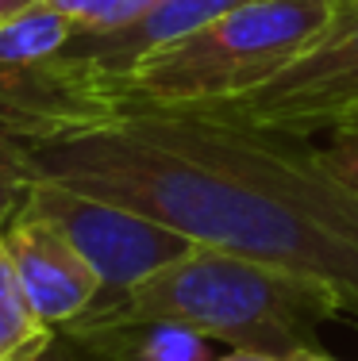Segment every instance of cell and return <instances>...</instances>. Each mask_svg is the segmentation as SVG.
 Segmentation results:
<instances>
[{
  "instance_id": "6",
  "label": "cell",
  "mask_w": 358,
  "mask_h": 361,
  "mask_svg": "<svg viewBox=\"0 0 358 361\" xmlns=\"http://www.w3.org/2000/svg\"><path fill=\"white\" fill-rule=\"evenodd\" d=\"M208 111L304 139L358 123V8H347L335 27L293 58L274 81Z\"/></svg>"
},
{
  "instance_id": "16",
  "label": "cell",
  "mask_w": 358,
  "mask_h": 361,
  "mask_svg": "<svg viewBox=\"0 0 358 361\" xmlns=\"http://www.w3.org/2000/svg\"><path fill=\"white\" fill-rule=\"evenodd\" d=\"M227 361H285V357H274V354H258V350H232Z\"/></svg>"
},
{
  "instance_id": "17",
  "label": "cell",
  "mask_w": 358,
  "mask_h": 361,
  "mask_svg": "<svg viewBox=\"0 0 358 361\" xmlns=\"http://www.w3.org/2000/svg\"><path fill=\"white\" fill-rule=\"evenodd\" d=\"M343 4H351V8H358V0H343Z\"/></svg>"
},
{
  "instance_id": "18",
  "label": "cell",
  "mask_w": 358,
  "mask_h": 361,
  "mask_svg": "<svg viewBox=\"0 0 358 361\" xmlns=\"http://www.w3.org/2000/svg\"><path fill=\"white\" fill-rule=\"evenodd\" d=\"M220 361H227V357H220Z\"/></svg>"
},
{
  "instance_id": "9",
  "label": "cell",
  "mask_w": 358,
  "mask_h": 361,
  "mask_svg": "<svg viewBox=\"0 0 358 361\" xmlns=\"http://www.w3.org/2000/svg\"><path fill=\"white\" fill-rule=\"evenodd\" d=\"M62 334L105 361H208V338L177 323L66 326Z\"/></svg>"
},
{
  "instance_id": "7",
  "label": "cell",
  "mask_w": 358,
  "mask_h": 361,
  "mask_svg": "<svg viewBox=\"0 0 358 361\" xmlns=\"http://www.w3.org/2000/svg\"><path fill=\"white\" fill-rule=\"evenodd\" d=\"M0 238L12 254V265L20 273V285L28 292L31 307L50 331L78 323L97 304L100 296L97 269L50 216L23 208L20 219Z\"/></svg>"
},
{
  "instance_id": "12",
  "label": "cell",
  "mask_w": 358,
  "mask_h": 361,
  "mask_svg": "<svg viewBox=\"0 0 358 361\" xmlns=\"http://www.w3.org/2000/svg\"><path fill=\"white\" fill-rule=\"evenodd\" d=\"M323 154H328V161L335 166V173L358 192V123L335 127V131L328 135Z\"/></svg>"
},
{
  "instance_id": "3",
  "label": "cell",
  "mask_w": 358,
  "mask_h": 361,
  "mask_svg": "<svg viewBox=\"0 0 358 361\" xmlns=\"http://www.w3.org/2000/svg\"><path fill=\"white\" fill-rule=\"evenodd\" d=\"M347 8L343 0H243L119 73L112 97L124 111L224 108L274 81Z\"/></svg>"
},
{
  "instance_id": "8",
  "label": "cell",
  "mask_w": 358,
  "mask_h": 361,
  "mask_svg": "<svg viewBox=\"0 0 358 361\" xmlns=\"http://www.w3.org/2000/svg\"><path fill=\"white\" fill-rule=\"evenodd\" d=\"M235 4H243V0H158L155 8H147L127 27L105 31V35H78L73 31V47H78L81 58H89V66L112 89L116 77L127 73L135 62H143L147 54L169 47V42L185 39L189 31L204 27L208 20L224 16Z\"/></svg>"
},
{
  "instance_id": "1",
  "label": "cell",
  "mask_w": 358,
  "mask_h": 361,
  "mask_svg": "<svg viewBox=\"0 0 358 361\" xmlns=\"http://www.w3.org/2000/svg\"><path fill=\"white\" fill-rule=\"evenodd\" d=\"M31 166L189 243L323 281L358 315V192L304 135L220 111H124L78 139L31 146Z\"/></svg>"
},
{
  "instance_id": "5",
  "label": "cell",
  "mask_w": 358,
  "mask_h": 361,
  "mask_svg": "<svg viewBox=\"0 0 358 361\" xmlns=\"http://www.w3.org/2000/svg\"><path fill=\"white\" fill-rule=\"evenodd\" d=\"M28 208L54 219L73 238V246L89 257V265L100 277L97 304L78 323H100L108 315H116L124 307V300L143 281L155 277L158 269H166L169 262H177L193 246L185 235H177V231L124 208V204L73 192V188L58 185V180H47V177L35 180Z\"/></svg>"
},
{
  "instance_id": "10",
  "label": "cell",
  "mask_w": 358,
  "mask_h": 361,
  "mask_svg": "<svg viewBox=\"0 0 358 361\" xmlns=\"http://www.w3.org/2000/svg\"><path fill=\"white\" fill-rule=\"evenodd\" d=\"M50 338H54V331L35 315L28 292L20 285V273L12 265V254L0 238V361L31 357Z\"/></svg>"
},
{
  "instance_id": "2",
  "label": "cell",
  "mask_w": 358,
  "mask_h": 361,
  "mask_svg": "<svg viewBox=\"0 0 358 361\" xmlns=\"http://www.w3.org/2000/svg\"><path fill=\"white\" fill-rule=\"evenodd\" d=\"M339 312H347L343 296L323 281L193 243L143 281L116 315L73 326L177 323L235 350L289 357L301 346H316V331Z\"/></svg>"
},
{
  "instance_id": "11",
  "label": "cell",
  "mask_w": 358,
  "mask_h": 361,
  "mask_svg": "<svg viewBox=\"0 0 358 361\" xmlns=\"http://www.w3.org/2000/svg\"><path fill=\"white\" fill-rule=\"evenodd\" d=\"M35 180L39 173L31 166V146L0 131V235L28 208Z\"/></svg>"
},
{
  "instance_id": "13",
  "label": "cell",
  "mask_w": 358,
  "mask_h": 361,
  "mask_svg": "<svg viewBox=\"0 0 358 361\" xmlns=\"http://www.w3.org/2000/svg\"><path fill=\"white\" fill-rule=\"evenodd\" d=\"M20 361H105V357L93 354V350H85L81 342H73V338H70V334L54 331V338H50L47 346L39 350V354L20 357Z\"/></svg>"
},
{
  "instance_id": "14",
  "label": "cell",
  "mask_w": 358,
  "mask_h": 361,
  "mask_svg": "<svg viewBox=\"0 0 358 361\" xmlns=\"http://www.w3.org/2000/svg\"><path fill=\"white\" fill-rule=\"evenodd\" d=\"M42 4H47V0H0V23L16 20V16H23V12H35Z\"/></svg>"
},
{
  "instance_id": "15",
  "label": "cell",
  "mask_w": 358,
  "mask_h": 361,
  "mask_svg": "<svg viewBox=\"0 0 358 361\" xmlns=\"http://www.w3.org/2000/svg\"><path fill=\"white\" fill-rule=\"evenodd\" d=\"M285 361H339V357H331L328 350H320V346H301V350H293Z\"/></svg>"
},
{
  "instance_id": "4",
  "label": "cell",
  "mask_w": 358,
  "mask_h": 361,
  "mask_svg": "<svg viewBox=\"0 0 358 361\" xmlns=\"http://www.w3.org/2000/svg\"><path fill=\"white\" fill-rule=\"evenodd\" d=\"M124 116L108 81L73 47V23L50 4L0 23V131L50 146Z\"/></svg>"
}]
</instances>
